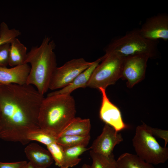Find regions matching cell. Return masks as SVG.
<instances>
[{"label": "cell", "instance_id": "obj_12", "mask_svg": "<svg viewBox=\"0 0 168 168\" xmlns=\"http://www.w3.org/2000/svg\"><path fill=\"white\" fill-rule=\"evenodd\" d=\"M30 66L25 63L9 68L0 67V83L3 85L26 84Z\"/></svg>", "mask_w": 168, "mask_h": 168}, {"label": "cell", "instance_id": "obj_16", "mask_svg": "<svg viewBox=\"0 0 168 168\" xmlns=\"http://www.w3.org/2000/svg\"><path fill=\"white\" fill-rule=\"evenodd\" d=\"M27 48L17 38L10 43L8 65L12 67L25 64Z\"/></svg>", "mask_w": 168, "mask_h": 168}, {"label": "cell", "instance_id": "obj_5", "mask_svg": "<svg viewBox=\"0 0 168 168\" xmlns=\"http://www.w3.org/2000/svg\"><path fill=\"white\" fill-rule=\"evenodd\" d=\"M136 155L146 162L156 165L168 159V148L162 147L152 134L151 127L143 123L136 127L132 139Z\"/></svg>", "mask_w": 168, "mask_h": 168}, {"label": "cell", "instance_id": "obj_10", "mask_svg": "<svg viewBox=\"0 0 168 168\" xmlns=\"http://www.w3.org/2000/svg\"><path fill=\"white\" fill-rule=\"evenodd\" d=\"M99 90L102 94V102L99 111V117L101 120L117 132L128 128L129 126L123 120L120 110L108 98L106 89L100 88Z\"/></svg>", "mask_w": 168, "mask_h": 168}, {"label": "cell", "instance_id": "obj_20", "mask_svg": "<svg viewBox=\"0 0 168 168\" xmlns=\"http://www.w3.org/2000/svg\"><path fill=\"white\" fill-rule=\"evenodd\" d=\"M92 163L91 168H116V160L113 154L105 156L90 150Z\"/></svg>", "mask_w": 168, "mask_h": 168}, {"label": "cell", "instance_id": "obj_28", "mask_svg": "<svg viewBox=\"0 0 168 168\" xmlns=\"http://www.w3.org/2000/svg\"><path fill=\"white\" fill-rule=\"evenodd\" d=\"M81 168H91V166L86 164H84L82 166Z\"/></svg>", "mask_w": 168, "mask_h": 168}, {"label": "cell", "instance_id": "obj_23", "mask_svg": "<svg viewBox=\"0 0 168 168\" xmlns=\"http://www.w3.org/2000/svg\"><path fill=\"white\" fill-rule=\"evenodd\" d=\"M48 151L51 155L55 165L61 168L64 161V152L63 148L56 142L47 146Z\"/></svg>", "mask_w": 168, "mask_h": 168}, {"label": "cell", "instance_id": "obj_13", "mask_svg": "<svg viewBox=\"0 0 168 168\" xmlns=\"http://www.w3.org/2000/svg\"><path fill=\"white\" fill-rule=\"evenodd\" d=\"M27 157L35 168H47L54 160L49 152L35 143H31L25 148Z\"/></svg>", "mask_w": 168, "mask_h": 168}, {"label": "cell", "instance_id": "obj_8", "mask_svg": "<svg viewBox=\"0 0 168 168\" xmlns=\"http://www.w3.org/2000/svg\"><path fill=\"white\" fill-rule=\"evenodd\" d=\"M149 58L148 55L144 54L125 57L121 78L127 81L128 87H133L144 79Z\"/></svg>", "mask_w": 168, "mask_h": 168}, {"label": "cell", "instance_id": "obj_1", "mask_svg": "<svg viewBox=\"0 0 168 168\" xmlns=\"http://www.w3.org/2000/svg\"><path fill=\"white\" fill-rule=\"evenodd\" d=\"M44 98L32 85H2L0 90V138L28 143V134L40 129L39 110Z\"/></svg>", "mask_w": 168, "mask_h": 168}, {"label": "cell", "instance_id": "obj_19", "mask_svg": "<svg viewBox=\"0 0 168 168\" xmlns=\"http://www.w3.org/2000/svg\"><path fill=\"white\" fill-rule=\"evenodd\" d=\"M90 138V134L83 136L62 135L57 137L56 142L64 148L78 146H84L86 147Z\"/></svg>", "mask_w": 168, "mask_h": 168}, {"label": "cell", "instance_id": "obj_29", "mask_svg": "<svg viewBox=\"0 0 168 168\" xmlns=\"http://www.w3.org/2000/svg\"><path fill=\"white\" fill-rule=\"evenodd\" d=\"M3 84H2L1 83H0V89L1 88V87L2 86V85Z\"/></svg>", "mask_w": 168, "mask_h": 168}, {"label": "cell", "instance_id": "obj_14", "mask_svg": "<svg viewBox=\"0 0 168 168\" xmlns=\"http://www.w3.org/2000/svg\"><path fill=\"white\" fill-rule=\"evenodd\" d=\"M103 57L93 61L89 68L79 74L71 83L58 90L49 93L47 96L53 95H69L74 90L79 88H85L96 67L101 62Z\"/></svg>", "mask_w": 168, "mask_h": 168}, {"label": "cell", "instance_id": "obj_22", "mask_svg": "<svg viewBox=\"0 0 168 168\" xmlns=\"http://www.w3.org/2000/svg\"><path fill=\"white\" fill-rule=\"evenodd\" d=\"M57 137L50 135L41 129L33 131L27 136L29 141H35L40 142L46 146L56 142Z\"/></svg>", "mask_w": 168, "mask_h": 168}, {"label": "cell", "instance_id": "obj_17", "mask_svg": "<svg viewBox=\"0 0 168 168\" xmlns=\"http://www.w3.org/2000/svg\"><path fill=\"white\" fill-rule=\"evenodd\" d=\"M116 168H154L152 165L142 160L136 154H122L116 160Z\"/></svg>", "mask_w": 168, "mask_h": 168}, {"label": "cell", "instance_id": "obj_4", "mask_svg": "<svg viewBox=\"0 0 168 168\" xmlns=\"http://www.w3.org/2000/svg\"><path fill=\"white\" fill-rule=\"evenodd\" d=\"M159 40L153 41L143 37L139 29H133L124 35L113 39L104 48L105 52H113L126 57L138 55L155 58L159 54Z\"/></svg>", "mask_w": 168, "mask_h": 168}, {"label": "cell", "instance_id": "obj_15", "mask_svg": "<svg viewBox=\"0 0 168 168\" xmlns=\"http://www.w3.org/2000/svg\"><path fill=\"white\" fill-rule=\"evenodd\" d=\"M91 128L89 119L75 117L58 136L66 135H86L90 134Z\"/></svg>", "mask_w": 168, "mask_h": 168}, {"label": "cell", "instance_id": "obj_25", "mask_svg": "<svg viewBox=\"0 0 168 168\" xmlns=\"http://www.w3.org/2000/svg\"><path fill=\"white\" fill-rule=\"evenodd\" d=\"M151 130L152 134L165 140V147H166L168 142V131L160 129L152 128L151 127Z\"/></svg>", "mask_w": 168, "mask_h": 168}, {"label": "cell", "instance_id": "obj_7", "mask_svg": "<svg viewBox=\"0 0 168 168\" xmlns=\"http://www.w3.org/2000/svg\"><path fill=\"white\" fill-rule=\"evenodd\" d=\"M83 58H74L56 68L50 82L49 89H61L71 83L79 74L93 63Z\"/></svg>", "mask_w": 168, "mask_h": 168}, {"label": "cell", "instance_id": "obj_2", "mask_svg": "<svg viewBox=\"0 0 168 168\" xmlns=\"http://www.w3.org/2000/svg\"><path fill=\"white\" fill-rule=\"evenodd\" d=\"M54 41L48 36L39 46H33L27 53L25 63L30 65L26 83L35 87L42 95L49 89L50 80L57 68Z\"/></svg>", "mask_w": 168, "mask_h": 168}, {"label": "cell", "instance_id": "obj_9", "mask_svg": "<svg viewBox=\"0 0 168 168\" xmlns=\"http://www.w3.org/2000/svg\"><path fill=\"white\" fill-rule=\"evenodd\" d=\"M141 35L148 40H168V15L160 13L147 18L139 29Z\"/></svg>", "mask_w": 168, "mask_h": 168}, {"label": "cell", "instance_id": "obj_11", "mask_svg": "<svg viewBox=\"0 0 168 168\" xmlns=\"http://www.w3.org/2000/svg\"><path fill=\"white\" fill-rule=\"evenodd\" d=\"M123 140L121 133L105 124L101 133L94 140L89 149L94 152L108 156L113 153L115 146Z\"/></svg>", "mask_w": 168, "mask_h": 168}, {"label": "cell", "instance_id": "obj_26", "mask_svg": "<svg viewBox=\"0 0 168 168\" xmlns=\"http://www.w3.org/2000/svg\"><path fill=\"white\" fill-rule=\"evenodd\" d=\"M27 163L25 161L13 162H0V168H22Z\"/></svg>", "mask_w": 168, "mask_h": 168}, {"label": "cell", "instance_id": "obj_6", "mask_svg": "<svg viewBox=\"0 0 168 168\" xmlns=\"http://www.w3.org/2000/svg\"><path fill=\"white\" fill-rule=\"evenodd\" d=\"M101 62L94 69L87 87L106 89L121 78L125 57L113 52H105Z\"/></svg>", "mask_w": 168, "mask_h": 168}, {"label": "cell", "instance_id": "obj_24", "mask_svg": "<svg viewBox=\"0 0 168 168\" xmlns=\"http://www.w3.org/2000/svg\"><path fill=\"white\" fill-rule=\"evenodd\" d=\"M10 43H7L0 46V67H6L8 65Z\"/></svg>", "mask_w": 168, "mask_h": 168}, {"label": "cell", "instance_id": "obj_18", "mask_svg": "<svg viewBox=\"0 0 168 168\" xmlns=\"http://www.w3.org/2000/svg\"><path fill=\"white\" fill-rule=\"evenodd\" d=\"M64 161L61 168L72 167L77 165L82 160L79 156L89 149L84 146H78L64 148Z\"/></svg>", "mask_w": 168, "mask_h": 168}, {"label": "cell", "instance_id": "obj_27", "mask_svg": "<svg viewBox=\"0 0 168 168\" xmlns=\"http://www.w3.org/2000/svg\"><path fill=\"white\" fill-rule=\"evenodd\" d=\"M26 168H35V167L29 161L28 163L27 162Z\"/></svg>", "mask_w": 168, "mask_h": 168}, {"label": "cell", "instance_id": "obj_21", "mask_svg": "<svg viewBox=\"0 0 168 168\" xmlns=\"http://www.w3.org/2000/svg\"><path fill=\"white\" fill-rule=\"evenodd\" d=\"M21 35V33L18 30L15 28L10 29L6 23L2 22L0 24V46L10 43Z\"/></svg>", "mask_w": 168, "mask_h": 168}, {"label": "cell", "instance_id": "obj_3", "mask_svg": "<svg viewBox=\"0 0 168 168\" xmlns=\"http://www.w3.org/2000/svg\"><path fill=\"white\" fill-rule=\"evenodd\" d=\"M75 102L70 95L47 96L40 106V128L57 137L75 117Z\"/></svg>", "mask_w": 168, "mask_h": 168}]
</instances>
